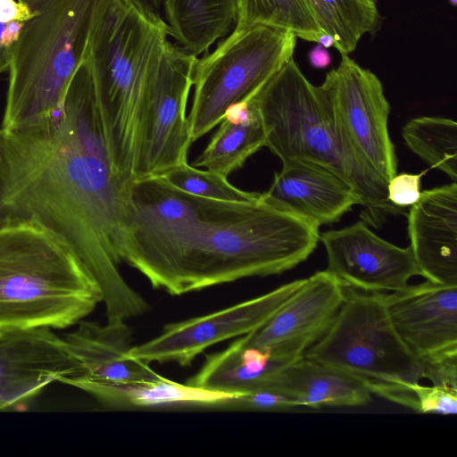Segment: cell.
<instances>
[{"instance_id":"cell-1","label":"cell","mask_w":457,"mask_h":457,"mask_svg":"<svg viewBox=\"0 0 457 457\" xmlns=\"http://www.w3.org/2000/svg\"><path fill=\"white\" fill-rule=\"evenodd\" d=\"M123 187L112 170L87 59L52 119L0 128V220L33 219L60 235L98 282L107 320L149 308L119 268Z\"/></svg>"},{"instance_id":"cell-2","label":"cell","mask_w":457,"mask_h":457,"mask_svg":"<svg viewBox=\"0 0 457 457\" xmlns=\"http://www.w3.org/2000/svg\"><path fill=\"white\" fill-rule=\"evenodd\" d=\"M319 239L318 227L259 200H218L195 220L125 236L119 255L154 288L182 295L281 274L308 259Z\"/></svg>"},{"instance_id":"cell-3","label":"cell","mask_w":457,"mask_h":457,"mask_svg":"<svg viewBox=\"0 0 457 457\" xmlns=\"http://www.w3.org/2000/svg\"><path fill=\"white\" fill-rule=\"evenodd\" d=\"M103 302L71 246L33 219L0 220V330L62 329Z\"/></svg>"},{"instance_id":"cell-4","label":"cell","mask_w":457,"mask_h":457,"mask_svg":"<svg viewBox=\"0 0 457 457\" xmlns=\"http://www.w3.org/2000/svg\"><path fill=\"white\" fill-rule=\"evenodd\" d=\"M267 146L282 162H301L326 170L357 194L361 220L380 227L403 209L387 199L386 182L372 171L343 137L322 85H312L294 58L251 98Z\"/></svg>"},{"instance_id":"cell-5","label":"cell","mask_w":457,"mask_h":457,"mask_svg":"<svg viewBox=\"0 0 457 457\" xmlns=\"http://www.w3.org/2000/svg\"><path fill=\"white\" fill-rule=\"evenodd\" d=\"M30 11L12 49L1 129L52 119L87 58L102 0H20Z\"/></svg>"},{"instance_id":"cell-6","label":"cell","mask_w":457,"mask_h":457,"mask_svg":"<svg viewBox=\"0 0 457 457\" xmlns=\"http://www.w3.org/2000/svg\"><path fill=\"white\" fill-rule=\"evenodd\" d=\"M168 35V27L151 22L126 0H102L87 61L112 170L122 187L133 180L145 73Z\"/></svg>"},{"instance_id":"cell-7","label":"cell","mask_w":457,"mask_h":457,"mask_svg":"<svg viewBox=\"0 0 457 457\" xmlns=\"http://www.w3.org/2000/svg\"><path fill=\"white\" fill-rule=\"evenodd\" d=\"M296 36L257 25L234 29L210 54L197 59L192 107V142L217 126L234 106L250 100L293 58Z\"/></svg>"},{"instance_id":"cell-8","label":"cell","mask_w":457,"mask_h":457,"mask_svg":"<svg viewBox=\"0 0 457 457\" xmlns=\"http://www.w3.org/2000/svg\"><path fill=\"white\" fill-rule=\"evenodd\" d=\"M303 357L371 380L422 379L420 364L397 335L382 294L349 287L329 328Z\"/></svg>"},{"instance_id":"cell-9","label":"cell","mask_w":457,"mask_h":457,"mask_svg":"<svg viewBox=\"0 0 457 457\" xmlns=\"http://www.w3.org/2000/svg\"><path fill=\"white\" fill-rule=\"evenodd\" d=\"M197 57L164 40L145 73L138 113L133 180L162 177L187 162V104Z\"/></svg>"},{"instance_id":"cell-10","label":"cell","mask_w":457,"mask_h":457,"mask_svg":"<svg viewBox=\"0 0 457 457\" xmlns=\"http://www.w3.org/2000/svg\"><path fill=\"white\" fill-rule=\"evenodd\" d=\"M337 69L321 84L337 124L356 155L387 182L397 174V157L388 133L390 104L381 81L341 54Z\"/></svg>"},{"instance_id":"cell-11","label":"cell","mask_w":457,"mask_h":457,"mask_svg":"<svg viewBox=\"0 0 457 457\" xmlns=\"http://www.w3.org/2000/svg\"><path fill=\"white\" fill-rule=\"evenodd\" d=\"M296 279L212 313L166 324L160 335L133 345L129 356L151 362L188 366L208 347L261 328L301 286Z\"/></svg>"},{"instance_id":"cell-12","label":"cell","mask_w":457,"mask_h":457,"mask_svg":"<svg viewBox=\"0 0 457 457\" xmlns=\"http://www.w3.org/2000/svg\"><path fill=\"white\" fill-rule=\"evenodd\" d=\"M326 270L345 287L369 293L402 291L420 276L411 247L396 246L374 234L362 220L320 235Z\"/></svg>"},{"instance_id":"cell-13","label":"cell","mask_w":457,"mask_h":457,"mask_svg":"<svg viewBox=\"0 0 457 457\" xmlns=\"http://www.w3.org/2000/svg\"><path fill=\"white\" fill-rule=\"evenodd\" d=\"M79 374L63 337L52 329L0 330V411L21 410L53 382Z\"/></svg>"},{"instance_id":"cell-14","label":"cell","mask_w":457,"mask_h":457,"mask_svg":"<svg viewBox=\"0 0 457 457\" xmlns=\"http://www.w3.org/2000/svg\"><path fill=\"white\" fill-rule=\"evenodd\" d=\"M345 295V287L326 270L303 278L301 286L258 330L245 335L246 342L269 348L293 360L329 328Z\"/></svg>"},{"instance_id":"cell-15","label":"cell","mask_w":457,"mask_h":457,"mask_svg":"<svg viewBox=\"0 0 457 457\" xmlns=\"http://www.w3.org/2000/svg\"><path fill=\"white\" fill-rule=\"evenodd\" d=\"M381 294L397 335L419 362L457 351V287L426 280Z\"/></svg>"},{"instance_id":"cell-16","label":"cell","mask_w":457,"mask_h":457,"mask_svg":"<svg viewBox=\"0 0 457 457\" xmlns=\"http://www.w3.org/2000/svg\"><path fill=\"white\" fill-rule=\"evenodd\" d=\"M410 247L426 280L457 287V184L421 192L408 213Z\"/></svg>"},{"instance_id":"cell-17","label":"cell","mask_w":457,"mask_h":457,"mask_svg":"<svg viewBox=\"0 0 457 457\" xmlns=\"http://www.w3.org/2000/svg\"><path fill=\"white\" fill-rule=\"evenodd\" d=\"M125 321L79 322L63 340L79 366V374L61 383L74 387L83 383L122 385L159 377L148 363L129 356L132 329Z\"/></svg>"},{"instance_id":"cell-18","label":"cell","mask_w":457,"mask_h":457,"mask_svg":"<svg viewBox=\"0 0 457 457\" xmlns=\"http://www.w3.org/2000/svg\"><path fill=\"white\" fill-rule=\"evenodd\" d=\"M259 201L318 228L338 221L354 205H361L357 194L343 179L301 162H282Z\"/></svg>"},{"instance_id":"cell-19","label":"cell","mask_w":457,"mask_h":457,"mask_svg":"<svg viewBox=\"0 0 457 457\" xmlns=\"http://www.w3.org/2000/svg\"><path fill=\"white\" fill-rule=\"evenodd\" d=\"M261 389L283 395L299 409L359 406L372 395L366 378L305 357L284 366Z\"/></svg>"},{"instance_id":"cell-20","label":"cell","mask_w":457,"mask_h":457,"mask_svg":"<svg viewBox=\"0 0 457 457\" xmlns=\"http://www.w3.org/2000/svg\"><path fill=\"white\" fill-rule=\"evenodd\" d=\"M299 360V359H298ZM296 360L239 337L224 350L209 353L187 383L207 389L245 393L263 388L284 366Z\"/></svg>"},{"instance_id":"cell-21","label":"cell","mask_w":457,"mask_h":457,"mask_svg":"<svg viewBox=\"0 0 457 457\" xmlns=\"http://www.w3.org/2000/svg\"><path fill=\"white\" fill-rule=\"evenodd\" d=\"M75 387L87 393L103 404L132 408L174 405L228 406L244 394L181 384L161 375L130 384L83 383Z\"/></svg>"},{"instance_id":"cell-22","label":"cell","mask_w":457,"mask_h":457,"mask_svg":"<svg viewBox=\"0 0 457 457\" xmlns=\"http://www.w3.org/2000/svg\"><path fill=\"white\" fill-rule=\"evenodd\" d=\"M238 4L239 0H163L169 35L197 57L236 25Z\"/></svg>"},{"instance_id":"cell-23","label":"cell","mask_w":457,"mask_h":457,"mask_svg":"<svg viewBox=\"0 0 457 457\" xmlns=\"http://www.w3.org/2000/svg\"><path fill=\"white\" fill-rule=\"evenodd\" d=\"M219 124L205 149L192 164L228 178L265 146L266 137L251 99L231 108Z\"/></svg>"},{"instance_id":"cell-24","label":"cell","mask_w":457,"mask_h":457,"mask_svg":"<svg viewBox=\"0 0 457 457\" xmlns=\"http://www.w3.org/2000/svg\"><path fill=\"white\" fill-rule=\"evenodd\" d=\"M320 29L334 38L340 54L353 52L361 37L374 35L380 15L376 0H306Z\"/></svg>"},{"instance_id":"cell-25","label":"cell","mask_w":457,"mask_h":457,"mask_svg":"<svg viewBox=\"0 0 457 457\" xmlns=\"http://www.w3.org/2000/svg\"><path fill=\"white\" fill-rule=\"evenodd\" d=\"M407 146L431 168L457 179V124L448 118L422 116L403 128Z\"/></svg>"},{"instance_id":"cell-26","label":"cell","mask_w":457,"mask_h":457,"mask_svg":"<svg viewBox=\"0 0 457 457\" xmlns=\"http://www.w3.org/2000/svg\"><path fill=\"white\" fill-rule=\"evenodd\" d=\"M257 25L290 31L316 43L324 34L306 0H239L235 29Z\"/></svg>"},{"instance_id":"cell-27","label":"cell","mask_w":457,"mask_h":457,"mask_svg":"<svg viewBox=\"0 0 457 457\" xmlns=\"http://www.w3.org/2000/svg\"><path fill=\"white\" fill-rule=\"evenodd\" d=\"M367 379V378H366ZM371 394L405 406L418 413L455 415L457 390L419 382H383L367 379Z\"/></svg>"},{"instance_id":"cell-28","label":"cell","mask_w":457,"mask_h":457,"mask_svg":"<svg viewBox=\"0 0 457 457\" xmlns=\"http://www.w3.org/2000/svg\"><path fill=\"white\" fill-rule=\"evenodd\" d=\"M162 177L173 187L200 197L236 203L259 200V193L241 190L230 184L227 177L209 170H199L187 162Z\"/></svg>"},{"instance_id":"cell-29","label":"cell","mask_w":457,"mask_h":457,"mask_svg":"<svg viewBox=\"0 0 457 457\" xmlns=\"http://www.w3.org/2000/svg\"><path fill=\"white\" fill-rule=\"evenodd\" d=\"M228 406L257 411H290L299 409L290 399L270 389L244 393Z\"/></svg>"},{"instance_id":"cell-30","label":"cell","mask_w":457,"mask_h":457,"mask_svg":"<svg viewBox=\"0 0 457 457\" xmlns=\"http://www.w3.org/2000/svg\"><path fill=\"white\" fill-rule=\"evenodd\" d=\"M422 379L433 386L457 390V351L420 361Z\"/></svg>"},{"instance_id":"cell-31","label":"cell","mask_w":457,"mask_h":457,"mask_svg":"<svg viewBox=\"0 0 457 457\" xmlns=\"http://www.w3.org/2000/svg\"><path fill=\"white\" fill-rule=\"evenodd\" d=\"M426 172L395 174L386 184L388 201L401 209L414 204L420 196V180Z\"/></svg>"},{"instance_id":"cell-32","label":"cell","mask_w":457,"mask_h":457,"mask_svg":"<svg viewBox=\"0 0 457 457\" xmlns=\"http://www.w3.org/2000/svg\"><path fill=\"white\" fill-rule=\"evenodd\" d=\"M22 25L21 21L0 23V75L9 69L12 49L19 38Z\"/></svg>"},{"instance_id":"cell-33","label":"cell","mask_w":457,"mask_h":457,"mask_svg":"<svg viewBox=\"0 0 457 457\" xmlns=\"http://www.w3.org/2000/svg\"><path fill=\"white\" fill-rule=\"evenodd\" d=\"M29 7L20 0H0V23L24 22L30 17Z\"/></svg>"},{"instance_id":"cell-34","label":"cell","mask_w":457,"mask_h":457,"mask_svg":"<svg viewBox=\"0 0 457 457\" xmlns=\"http://www.w3.org/2000/svg\"><path fill=\"white\" fill-rule=\"evenodd\" d=\"M137 11H139L151 22L161 26L168 27L161 15V9L163 0H126Z\"/></svg>"},{"instance_id":"cell-35","label":"cell","mask_w":457,"mask_h":457,"mask_svg":"<svg viewBox=\"0 0 457 457\" xmlns=\"http://www.w3.org/2000/svg\"><path fill=\"white\" fill-rule=\"evenodd\" d=\"M308 57L312 66L317 69L326 68L331 62L330 53L328 48L320 44H318L309 52Z\"/></svg>"},{"instance_id":"cell-36","label":"cell","mask_w":457,"mask_h":457,"mask_svg":"<svg viewBox=\"0 0 457 457\" xmlns=\"http://www.w3.org/2000/svg\"><path fill=\"white\" fill-rule=\"evenodd\" d=\"M318 44H320L325 48H328L332 46H334V38L329 34H323L321 35L318 39Z\"/></svg>"},{"instance_id":"cell-37","label":"cell","mask_w":457,"mask_h":457,"mask_svg":"<svg viewBox=\"0 0 457 457\" xmlns=\"http://www.w3.org/2000/svg\"><path fill=\"white\" fill-rule=\"evenodd\" d=\"M449 3H450V4H452L453 6H456V5H457V0H449Z\"/></svg>"}]
</instances>
